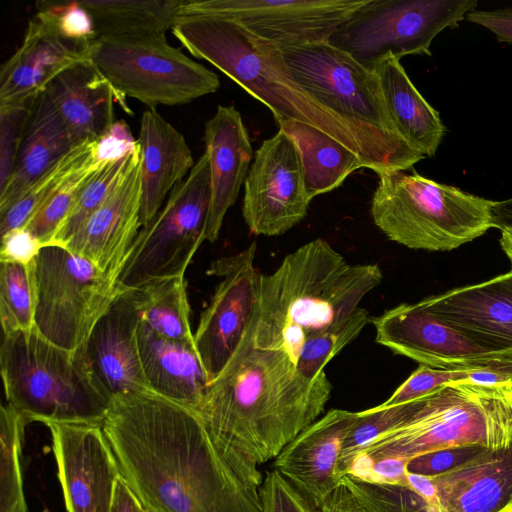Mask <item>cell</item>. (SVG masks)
I'll return each instance as SVG.
<instances>
[{"instance_id":"4316f807","label":"cell","mask_w":512,"mask_h":512,"mask_svg":"<svg viewBox=\"0 0 512 512\" xmlns=\"http://www.w3.org/2000/svg\"><path fill=\"white\" fill-rule=\"evenodd\" d=\"M137 340L151 391L197 412L209 380L195 345L164 338L141 319Z\"/></svg>"},{"instance_id":"ba28073f","label":"cell","mask_w":512,"mask_h":512,"mask_svg":"<svg viewBox=\"0 0 512 512\" xmlns=\"http://www.w3.org/2000/svg\"><path fill=\"white\" fill-rule=\"evenodd\" d=\"M371 201L374 224L411 249L450 251L493 228L494 201L416 172H382Z\"/></svg>"},{"instance_id":"3957f363","label":"cell","mask_w":512,"mask_h":512,"mask_svg":"<svg viewBox=\"0 0 512 512\" xmlns=\"http://www.w3.org/2000/svg\"><path fill=\"white\" fill-rule=\"evenodd\" d=\"M382 280L377 263L350 264L321 238L302 245L260 274L254 346L282 351L296 364L307 339L350 316Z\"/></svg>"},{"instance_id":"74e56055","label":"cell","mask_w":512,"mask_h":512,"mask_svg":"<svg viewBox=\"0 0 512 512\" xmlns=\"http://www.w3.org/2000/svg\"><path fill=\"white\" fill-rule=\"evenodd\" d=\"M95 158L81 167L31 217L26 228L44 246L50 245L68 216L82 188L103 165Z\"/></svg>"},{"instance_id":"6da1fadb","label":"cell","mask_w":512,"mask_h":512,"mask_svg":"<svg viewBox=\"0 0 512 512\" xmlns=\"http://www.w3.org/2000/svg\"><path fill=\"white\" fill-rule=\"evenodd\" d=\"M149 512H263L260 487L220 454L196 411L153 391L111 397L102 423Z\"/></svg>"},{"instance_id":"484cf974","label":"cell","mask_w":512,"mask_h":512,"mask_svg":"<svg viewBox=\"0 0 512 512\" xmlns=\"http://www.w3.org/2000/svg\"><path fill=\"white\" fill-rule=\"evenodd\" d=\"M137 141L142 181L140 219L144 227L195 163L184 135L156 109L148 108L142 113Z\"/></svg>"},{"instance_id":"e0dca14e","label":"cell","mask_w":512,"mask_h":512,"mask_svg":"<svg viewBox=\"0 0 512 512\" xmlns=\"http://www.w3.org/2000/svg\"><path fill=\"white\" fill-rule=\"evenodd\" d=\"M68 512H110L121 476L102 426L47 424Z\"/></svg>"},{"instance_id":"277c9868","label":"cell","mask_w":512,"mask_h":512,"mask_svg":"<svg viewBox=\"0 0 512 512\" xmlns=\"http://www.w3.org/2000/svg\"><path fill=\"white\" fill-rule=\"evenodd\" d=\"M171 31L192 56L212 64L267 106L276 122L296 120L314 126L358 154L365 168L373 169L357 134L297 83L278 46L220 17H178Z\"/></svg>"},{"instance_id":"1f68e13d","label":"cell","mask_w":512,"mask_h":512,"mask_svg":"<svg viewBox=\"0 0 512 512\" xmlns=\"http://www.w3.org/2000/svg\"><path fill=\"white\" fill-rule=\"evenodd\" d=\"M132 290L140 319L149 328L164 338L194 344L184 276L154 281Z\"/></svg>"},{"instance_id":"ffe728a7","label":"cell","mask_w":512,"mask_h":512,"mask_svg":"<svg viewBox=\"0 0 512 512\" xmlns=\"http://www.w3.org/2000/svg\"><path fill=\"white\" fill-rule=\"evenodd\" d=\"M420 303L478 345L512 359V270Z\"/></svg>"},{"instance_id":"83f0119b","label":"cell","mask_w":512,"mask_h":512,"mask_svg":"<svg viewBox=\"0 0 512 512\" xmlns=\"http://www.w3.org/2000/svg\"><path fill=\"white\" fill-rule=\"evenodd\" d=\"M79 142L70 133L47 94L36 99L13 174L0 190V214Z\"/></svg>"},{"instance_id":"ab89813d","label":"cell","mask_w":512,"mask_h":512,"mask_svg":"<svg viewBox=\"0 0 512 512\" xmlns=\"http://www.w3.org/2000/svg\"><path fill=\"white\" fill-rule=\"evenodd\" d=\"M474 369L442 370L420 365L381 405L392 406L423 397L454 382L470 381Z\"/></svg>"},{"instance_id":"8d00e7d4","label":"cell","mask_w":512,"mask_h":512,"mask_svg":"<svg viewBox=\"0 0 512 512\" xmlns=\"http://www.w3.org/2000/svg\"><path fill=\"white\" fill-rule=\"evenodd\" d=\"M135 150L123 159L106 163L93 174L50 245L62 246L106 201L123 178Z\"/></svg>"},{"instance_id":"f6af8a7d","label":"cell","mask_w":512,"mask_h":512,"mask_svg":"<svg viewBox=\"0 0 512 512\" xmlns=\"http://www.w3.org/2000/svg\"><path fill=\"white\" fill-rule=\"evenodd\" d=\"M43 245L26 228H17L1 236L0 262L30 265Z\"/></svg>"},{"instance_id":"681fc988","label":"cell","mask_w":512,"mask_h":512,"mask_svg":"<svg viewBox=\"0 0 512 512\" xmlns=\"http://www.w3.org/2000/svg\"><path fill=\"white\" fill-rule=\"evenodd\" d=\"M492 215L493 228L500 231L512 229V198L494 201Z\"/></svg>"},{"instance_id":"4dcf8cb0","label":"cell","mask_w":512,"mask_h":512,"mask_svg":"<svg viewBox=\"0 0 512 512\" xmlns=\"http://www.w3.org/2000/svg\"><path fill=\"white\" fill-rule=\"evenodd\" d=\"M181 0H81L97 39L165 35L179 17Z\"/></svg>"},{"instance_id":"4fadbf2b","label":"cell","mask_w":512,"mask_h":512,"mask_svg":"<svg viewBox=\"0 0 512 512\" xmlns=\"http://www.w3.org/2000/svg\"><path fill=\"white\" fill-rule=\"evenodd\" d=\"M367 0H181L179 17L235 21L282 47L327 42Z\"/></svg>"},{"instance_id":"9c48e42d","label":"cell","mask_w":512,"mask_h":512,"mask_svg":"<svg viewBox=\"0 0 512 512\" xmlns=\"http://www.w3.org/2000/svg\"><path fill=\"white\" fill-rule=\"evenodd\" d=\"M210 202V161L204 151L154 218L139 231L116 282L117 288L137 289L154 281L185 276L206 240Z\"/></svg>"},{"instance_id":"60d3db41","label":"cell","mask_w":512,"mask_h":512,"mask_svg":"<svg viewBox=\"0 0 512 512\" xmlns=\"http://www.w3.org/2000/svg\"><path fill=\"white\" fill-rule=\"evenodd\" d=\"M37 10L44 12L66 37L88 41L97 39L93 20L79 1H41L37 3Z\"/></svg>"},{"instance_id":"d6986e66","label":"cell","mask_w":512,"mask_h":512,"mask_svg":"<svg viewBox=\"0 0 512 512\" xmlns=\"http://www.w3.org/2000/svg\"><path fill=\"white\" fill-rule=\"evenodd\" d=\"M141 156L135 150L123 178L106 201L62 245L93 263L116 284L142 228Z\"/></svg>"},{"instance_id":"cb8c5ba5","label":"cell","mask_w":512,"mask_h":512,"mask_svg":"<svg viewBox=\"0 0 512 512\" xmlns=\"http://www.w3.org/2000/svg\"><path fill=\"white\" fill-rule=\"evenodd\" d=\"M62 121L77 141L97 140L116 122L115 103L132 110L98 66L88 59L64 70L45 90Z\"/></svg>"},{"instance_id":"52a82bcc","label":"cell","mask_w":512,"mask_h":512,"mask_svg":"<svg viewBox=\"0 0 512 512\" xmlns=\"http://www.w3.org/2000/svg\"><path fill=\"white\" fill-rule=\"evenodd\" d=\"M279 49L297 83L357 134L377 175L405 171L426 157L395 129L374 70L327 42Z\"/></svg>"},{"instance_id":"7a4b0ae2","label":"cell","mask_w":512,"mask_h":512,"mask_svg":"<svg viewBox=\"0 0 512 512\" xmlns=\"http://www.w3.org/2000/svg\"><path fill=\"white\" fill-rule=\"evenodd\" d=\"M331 392L325 371L310 379L286 353L255 347L252 318L236 351L208 384L197 414L223 458L261 486L258 466L275 459L318 419Z\"/></svg>"},{"instance_id":"7402d4cb","label":"cell","mask_w":512,"mask_h":512,"mask_svg":"<svg viewBox=\"0 0 512 512\" xmlns=\"http://www.w3.org/2000/svg\"><path fill=\"white\" fill-rule=\"evenodd\" d=\"M139 322L134 291L120 290L83 346L92 374L109 399L119 393L151 391L140 359Z\"/></svg>"},{"instance_id":"7dc6e473","label":"cell","mask_w":512,"mask_h":512,"mask_svg":"<svg viewBox=\"0 0 512 512\" xmlns=\"http://www.w3.org/2000/svg\"><path fill=\"white\" fill-rule=\"evenodd\" d=\"M320 510L321 512H368L341 482L325 500Z\"/></svg>"},{"instance_id":"44dd1931","label":"cell","mask_w":512,"mask_h":512,"mask_svg":"<svg viewBox=\"0 0 512 512\" xmlns=\"http://www.w3.org/2000/svg\"><path fill=\"white\" fill-rule=\"evenodd\" d=\"M357 417L358 412L329 410L274 459V469L318 509L340 484L337 467L342 446Z\"/></svg>"},{"instance_id":"30bf717a","label":"cell","mask_w":512,"mask_h":512,"mask_svg":"<svg viewBox=\"0 0 512 512\" xmlns=\"http://www.w3.org/2000/svg\"><path fill=\"white\" fill-rule=\"evenodd\" d=\"M91 59L119 94L151 109L185 105L220 87L217 74L171 45L166 35L97 39Z\"/></svg>"},{"instance_id":"9a60e30c","label":"cell","mask_w":512,"mask_h":512,"mask_svg":"<svg viewBox=\"0 0 512 512\" xmlns=\"http://www.w3.org/2000/svg\"><path fill=\"white\" fill-rule=\"evenodd\" d=\"M376 342L420 365L442 370L491 369L512 377V359L491 352L428 312L402 303L370 318Z\"/></svg>"},{"instance_id":"2e32d148","label":"cell","mask_w":512,"mask_h":512,"mask_svg":"<svg viewBox=\"0 0 512 512\" xmlns=\"http://www.w3.org/2000/svg\"><path fill=\"white\" fill-rule=\"evenodd\" d=\"M255 253L253 243L244 251L215 260L208 270L222 280L200 316L194 345L209 383L230 360L252 321L261 274L254 264Z\"/></svg>"},{"instance_id":"603a6c76","label":"cell","mask_w":512,"mask_h":512,"mask_svg":"<svg viewBox=\"0 0 512 512\" xmlns=\"http://www.w3.org/2000/svg\"><path fill=\"white\" fill-rule=\"evenodd\" d=\"M203 141L209 156L211 202L206 240L218 239L224 217L245 183L253 150L240 112L233 105H218L206 121Z\"/></svg>"},{"instance_id":"e575fe53","label":"cell","mask_w":512,"mask_h":512,"mask_svg":"<svg viewBox=\"0 0 512 512\" xmlns=\"http://www.w3.org/2000/svg\"><path fill=\"white\" fill-rule=\"evenodd\" d=\"M26 425L12 406H1L0 512H27L20 462Z\"/></svg>"},{"instance_id":"d4e9b609","label":"cell","mask_w":512,"mask_h":512,"mask_svg":"<svg viewBox=\"0 0 512 512\" xmlns=\"http://www.w3.org/2000/svg\"><path fill=\"white\" fill-rule=\"evenodd\" d=\"M434 512H512V444L431 477Z\"/></svg>"},{"instance_id":"bcb514c9","label":"cell","mask_w":512,"mask_h":512,"mask_svg":"<svg viewBox=\"0 0 512 512\" xmlns=\"http://www.w3.org/2000/svg\"><path fill=\"white\" fill-rule=\"evenodd\" d=\"M466 20L490 30L500 42L512 43V8L470 11Z\"/></svg>"},{"instance_id":"8992f818","label":"cell","mask_w":512,"mask_h":512,"mask_svg":"<svg viewBox=\"0 0 512 512\" xmlns=\"http://www.w3.org/2000/svg\"><path fill=\"white\" fill-rule=\"evenodd\" d=\"M0 367L6 400L25 420L100 425L110 399L97 384L83 347L72 351L34 327L4 335Z\"/></svg>"},{"instance_id":"f546056e","label":"cell","mask_w":512,"mask_h":512,"mask_svg":"<svg viewBox=\"0 0 512 512\" xmlns=\"http://www.w3.org/2000/svg\"><path fill=\"white\" fill-rule=\"evenodd\" d=\"M276 123L298 146L311 199L338 188L352 172L365 168L358 154L324 131L296 120Z\"/></svg>"},{"instance_id":"f1b7e54d","label":"cell","mask_w":512,"mask_h":512,"mask_svg":"<svg viewBox=\"0 0 512 512\" xmlns=\"http://www.w3.org/2000/svg\"><path fill=\"white\" fill-rule=\"evenodd\" d=\"M373 70L399 135L423 155L434 156L445 133L439 112L420 94L399 59L390 55Z\"/></svg>"},{"instance_id":"7bdbcfd3","label":"cell","mask_w":512,"mask_h":512,"mask_svg":"<svg viewBox=\"0 0 512 512\" xmlns=\"http://www.w3.org/2000/svg\"><path fill=\"white\" fill-rule=\"evenodd\" d=\"M485 450L487 448L479 445L435 450L410 459L407 463V472L428 477L441 475L465 464Z\"/></svg>"},{"instance_id":"816d5d0a","label":"cell","mask_w":512,"mask_h":512,"mask_svg":"<svg viewBox=\"0 0 512 512\" xmlns=\"http://www.w3.org/2000/svg\"><path fill=\"white\" fill-rule=\"evenodd\" d=\"M144 510H145V509H144ZM145 512H149V511L145 510Z\"/></svg>"},{"instance_id":"ac0fdd59","label":"cell","mask_w":512,"mask_h":512,"mask_svg":"<svg viewBox=\"0 0 512 512\" xmlns=\"http://www.w3.org/2000/svg\"><path fill=\"white\" fill-rule=\"evenodd\" d=\"M96 40L62 35L49 17L37 10L21 44L0 68V107L36 99L64 70L91 59Z\"/></svg>"},{"instance_id":"5bb4252c","label":"cell","mask_w":512,"mask_h":512,"mask_svg":"<svg viewBox=\"0 0 512 512\" xmlns=\"http://www.w3.org/2000/svg\"><path fill=\"white\" fill-rule=\"evenodd\" d=\"M308 195L297 144L279 129L255 152L244 183L242 215L251 233L279 236L302 221Z\"/></svg>"},{"instance_id":"d6a6232c","label":"cell","mask_w":512,"mask_h":512,"mask_svg":"<svg viewBox=\"0 0 512 512\" xmlns=\"http://www.w3.org/2000/svg\"><path fill=\"white\" fill-rule=\"evenodd\" d=\"M97 140L74 146L39 178L8 210L0 214V234L25 227L36 211L81 167L96 157Z\"/></svg>"},{"instance_id":"c3c4849f","label":"cell","mask_w":512,"mask_h":512,"mask_svg":"<svg viewBox=\"0 0 512 512\" xmlns=\"http://www.w3.org/2000/svg\"><path fill=\"white\" fill-rule=\"evenodd\" d=\"M110 512H145L141 502L122 476L116 480Z\"/></svg>"},{"instance_id":"b9f144b4","label":"cell","mask_w":512,"mask_h":512,"mask_svg":"<svg viewBox=\"0 0 512 512\" xmlns=\"http://www.w3.org/2000/svg\"><path fill=\"white\" fill-rule=\"evenodd\" d=\"M260 497L263 512H321L275 469L266 472Z\"/></svg>"},{"instance_id":"836d02e7","label":"cell","mask_w":512,"mask_h":512,"mask_svg":"<svg viewBox=\"0 0 512 512\" xmlns=\"http://www.w3.org/2000/svg\"><path fill=\"white\" fill-rule=\"evenodd\" d=\"M35 262L23 265L1 262L0 321L3 335L35 327Z\"/></svg>"},{"instance_id":"f907efd6","label":"cell","mask_w":512,"mask_h":512,"mask_svg":"<svg viewBox=\"0 0 512 512\" xmlns=\"http://www.w3.org/2000/svg\"><path fill=\"white\" fill-rule=\"evenodd\" d=\"M500 246L511 264L512 270V229L501 231Z\"/></svg>"},{"instance_id":"5b68a950","label":"cell","mask_w":512,"mask_h":512,"mask_svg":"<svg viewBox=\"0 0 512 512\" xmlns=\"http://www.w3.org/2000/svg\"><path fill=\"white\" fill-rule=\"evenodd\" d=\"M403 406L398 427L364 447L350 468L456 446L497 450L512 444V380L449 383Z\"/></svg>"},{"instance_id":"ee69618b","label":"cell","mask_w":512,"mask_h":512,"mask_svg":"<svg viewBox=\"0 0 512 512\" xmlns=\"http://www.w3.org/2000/svg\"><path fill=\"white\" fill-rule=\"evenodd\" d=\"M138 146L129 125L116 120L110 129L96 143V159L102 162L120 160L131 154Z\"/></svg>"},{"instance_id":"8fae6325","label":"cell","mask_w":512,"mask_h":512,"mask_svg":"<svg viewBox=\"0 0 512 512\" xmlns=\"http://www.w3.org/2000/svg\"><path fill=\"white\" fill-rule=\"evenodd\" d=\"M477 0H367L327 43L373 70L388 56L431 55L433 39L455 28Z\"/></svg>"},{"instance_id":"d590c367","label":"cell","mask_w":512,"mask_h":512,"mask_svg":"<svg viewBox=\"0 0 512 512\" xmlns=\"http://www.w3.org/2000/svg\"><path fill=\"white\" fill-rule=\"evenodd\" d=\"M370 322L368 311L358 307L350 316L310 337L304 343L296 366L310 379H315L327 363L354 341Z\"/></svg>"},{"instance_id":"7c38bea8","label":"cell","mask_w":512,"mask_h":512,"mask_svg":"<svg viewBox=\"0 0 512 512\" xmlns=\"http://www.w3.org/2000/svg\"><path fill=\"white\" fill-rule=\"evenodd\" d=\"M35 328L68 349L82 348L120 290L93 263L60 245L41 248L35 260Z\"/></svg>"},{"instance_id":"f35d334b","label":"cell","mask_w":512,"mask_h":512,"mask_svg":"<svg viewBox=\"0 0 512 512\" xmlns=\"http://www.w3.org/2000/svg\"><path fill=\"white\" fill-rule=\"evenodd\" d=\"M36 99L14 106L0 107V190L13 174Z\"/></svg>"}]
</instances>
